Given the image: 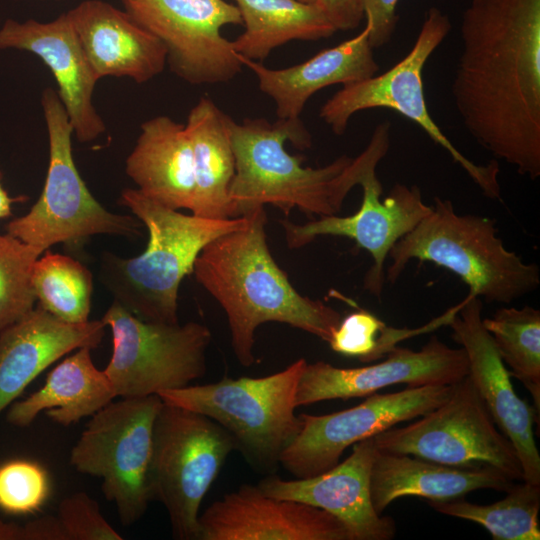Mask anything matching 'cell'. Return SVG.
Masks as SVG:
<instances>
[{
  "label": "cell",
  "instance_id": "1",
  "mask_svg": "<svg viewBox=\"0 0 540 540\" xmlns=\"http://www.w3.org/2000/svg\"><path fill=\"white\" fill-rule=\"evenodd\" d=\"M452 82L468 133L495 160L540 176V0H471Z\"/></svg>",
  "mask_w": 540,
  "mask_h": 540
},
{
  "label": "cell",
  "instance_id": "2",
  "mask_svg": "<svg viewBox=\"0 0 540 540\" xmlns=\"http://www.w3.org/2000/svg\"><path fill=\"white\" fill-rule=\"evenodd\" d=\"M388 121L379 123L366 148L355 158L342 155L320 168L304 167L303 156L289 154V141L305 150L312 137L300 118H245L229 120L235 157V174L229 195L236 216L273 205L286 216L298 208L307 216L338 215L351 189L359 185L365 170L386 156L390 146Z\"/></svg>",
  "mask_w": 540,
  "mask_h": 540
},
{
  "label": "cell",
  "instance_id": "3",
  "mask_svg": "<svg viewBox=\"0 0 540 540\" xmlns=\"http://www.w3.org/2000/svg\"><path fill=\"white\" fill-rule=\"evenodd\" d=\"M247 224L207 244L194 264L196 280L224 309L239 363H255L256 329L279 322L329 342L341 314L301 295L277 265L267 245L264 206L245 214Z\"/></svg>",
  "mask_w": 540,
  "mask_h": 540
},
{
  "label": "cell",
  "instance_id": "4",
  "mask_svg": "<svg viewBox=\"0 0 540 540\" xmlns=\"http://www.w3.org/2000/svg\"><path fill=\"white\" fill-rule=\"evenodd\" d=\"M119 202L146 226L147 247L132 258L103 252L99 280L114 301L138 318L179 323V286L193 272L198 255L213 240L245 226L248 218L246 215L230 219L185 215L132 188L122 190Z\"/></svg>",
  "mask_w": 540,
  "mask_h": 540
},
{
  "label": "cell",
  "instance_id": "5",
  "mask_svg": "<svg viewBox=\"0 0 540 540\" xmlns=\"http://www.w3.org/2000/svg\"><path fill=\"white\" fill-rule=\"evenodd\" d=\"M495 220L458 214L449 199L434 198L432 211L392 247L385 279L394 284L407 264L431 262L457 275L469 294L488 303L509 304L534 292L540 269L508 250Z\"/></svg>",
  "mask_w": 540,
  "mask_h": 540
},
{
  "label": "cell",
  "instance_id": "6",
  "mask_svg": "<svg viewBox=\"0 0 540 540\" xmlns=\"http://www.w3.org/2000/svg\"><path fill=\"white\" fill-rule=\"evenodd\" d=\"M307 361L300 358L285 369L263 377H224L218 382L187 385L158 394L164 403L214 420L234 439L248 464L272 474L281 455L301 428L295 414L296 392Z\"/></svg>",
  "mask_w": 540,
  "mask_h": 540
},
{
  "label": "cell",
  "instance_id": "7",
  "mask_svg": "<svg viewBox=\"0 0 540 540\" xmlns=\"http://www.w3.org/2000/svg\"><path fill=\"white\" fill-rule=\"evenodd\" d=\"M234 450V439L214 420L163 402L153 426L149 483L175 539L198 540L201 502Z\"/></svg>",
  "mask_w": 540,
  "mask_h": 540
},
{
  "label": "cell",
  "instance_id": "8",
  "mask_svg": "<svg viewBox=\"0 0 540 540\" xmlns=\"http://www.w3.org/2000/svg\"><path fill=\"white\" fill-rule=\"evenodd\" d=\"M41 104L49 138L45 184L29 212L7 224V233L42 253L59 242L96 234L139 236L138 221L108 211L81 178L72 155L73 127L57 92L46 88Z\"/></svg>",
  "mask_w": 540,
  "mask_h": 540
},
{
  "label": "cell",
  "instance_id": "9",
  "mask_svg": "<svg viewBox=\"0 0 540 540\" xmlns=\"http://www.w3.org/2000/svg\"><path fill=\"white\" fill-rule=\"evenodd\" d=\"M450 30L449 17L439 8L430 7L411 50L403 59L381 75L343 85L321 106L319 117L334 134L342 135L357 112L374 108L394 110L419 125L447 151L486 197L497 199L501 193L498 161L479 165L464 156L433 121L426 105L422 72Z\"/></svg>",
  "mask_w": 540,
  "mask_h": 540
},
{
  "label": "cell",
  "instance_id": "10",
  "mask_svg": "<svg viewBox=\"0 0 540 540\" xmlns=\"http://www.w3.org/2000/svg\"><path fill=\"white\" fill-rule=\"evenodd\" d=\"M162 404L158 395L110 402L92 416L70 453L78 472L102 479V492L124 526L139 521L152 501V435Z\"/></svg>",
  "mask_w": 540,
  "mask_h": 540
},
{
  "label": "cell",
  "instance_id": "11",
  "mask_svg": "<svg viewBox=\"0 0 540 540\" xmlns=\"http://www.w3.org/2000/svg\"><path fill=\"white\" fill-rule=\"evenodd\" d=\"M101 320L112 333V355L104 371L117 397L158 395L190 385L206 373L212 339L207 326L145 321L116 301Z\"/></svg>",
  "mask_w": 540,
  "mask_h": 540
},
{
  "label": "cell",
  "instance_id": "12",
  "mask_svg": "<svg viewBox=\"0 0 540 540\" xmlns=\"http://www.w3.org/2000/svg\"><path fill=\"white\" fill-rule=\"evenodd\" d=\"M377 450L407 454L455 467L492 466L523 480L517 452L500 432L473 383L466 376L443 404L421 419L373 436Z\"/></svg>",
  "mask_w": 540,
  "mask_h": 540
},
{
  "label": "cell",
  "instance_id": "13",
  "mask_svg": "<svg viewBox=\"0 0 540 540\" xmlns=\"http://www.w3.org/2000/svg\"><path fill=\"white\" fill-rule=\"evenodd\" d=\"M126 11L165 46L171 71L193 85L233 79L242 63L226 25H242L237 6L225 0H122Z\"/></svg>",
  "mask_w": 540,
  "mask_h": 540
},
{
  "label": "cell",
  "instance_id": "14",
  "mask_svg": "<svg viewBox=\"0 0 540 540\" xmlns=\"http://www.w3.org/2000/svg\"><path fill=\"white\" fill-rule=\"evenodd\" d=\"M455 384L374 393L354 407L325 415L302 413L301 428L282 453L280 465L295 478L321 474L336 466L349 446L443 404Z\"/></svg>",
  "mask_w": 540,
  "mask_h": 540
},
{
  "label": "cell",
  "instance_id": "15",
  "mask_svg": "<svg viewBox=\"0 0 540 540\" xmlns=\"http://www.w3.org/2000/svg\"><path fill=\"white\" fill-rule=\"evenodd\" d=\"M379 163L370 165L359 185L363 198L359 209L350 216H324L302 225L281 220L289 248L304 247L318 236L331 235L350 238L366 250L373 264L364 277V289L376 297L382 295L385 262L397 241L414 229L430 214L418 186L396 183L388 195L381 199L383 187L377 177Z\"/></svg>",
  "mask_w": 540,
  "mask_h": 540
},
{
  "label": "cell",
  "instance_id": "16",
  "mask_svg": "<svg viewBox=\"0 0 540 540\" xmlns=\"http://www.w3.org/2000/svg\"><path fill=\"white\" fill-rule=\"evenodd\" d=\"M468 371L463 348H451L432 336L418 351L396 346L384 361L364 367L340 368L324 361L306 363L297 386L296 406L369 396L395 384L452 385L463 380Z\"/></svg>",
  "mask_w": 540,
  "mask_h": 540
},
{
  "label": "cell",
  "instance_id": "17",
  "mask_svg": "<svg viewBox=\"0 0 540 540\" xmlns=\"http://www.w3.org/2000/svg\"><path fill=\"white\" fill-rule=\"evenodd\" d=\"M482 310L480 298L468 294L448 323L452 338L466 353L467 376L495 424L514 445L523 480L540 485V454L533 432L536 411L516 394L512 376L483 325Z\"/></svg>",
  "mask_w": 540,
  "mask_h": 540
},
{
  "label": "cell",
  "instance_id": "18",
  "mask_svg": "<svg viewBox=\"0 0 540 540\" xmlns=\"http://www.w3.org/2000/svg\"><path fill=\"white\" fill-rule=\"evenodd\" d=\"M198 522V540H353L329 512L266 495L251 484L213 502Z\"/></svg>",
  "mask_w": 540,
  "mask_h": 540
},
{
  "label": "cell",
  "instance_id": "19",
  "mask_svg": "<svg viewBox=\"0 0 540 540\" xmlns=\"http://www.w3.org/2000/svg\"><path fill=\"white\" fill-rule=\"evenodd\" d=\"M352 446L349 457L321 474L286 480L272 473L257 486L266 495L329 512L346 525L353 540H390L396 532L395 522L379 515L371 501L370 476L376 454L373 437Z\"/></svg>",
  "mask_w": 540,
  "mask_h": 540
},
{
  "label": "cell",
  "instance_id": "20",
  "mask_svg": "<svg viewBox=\"0 0 540 540\" xmlns=\"http://www.w3.org/2000/svg\"><path fill=\"white\" fill-rule=\"evenodd\" d=\"M7 48L31 52L50 69L73 133L80 142H91L105 131L93 105L99 79L66 13L46 23L7 20L0 29V49Z\"/></svg>",
  "mask_w": 540,
  "mask_h": 540
},
{
  "label": "cell",
  "instance_id": "21",
  "mask_svg": "<svg viewBox=\"0 0 540 540\" xmlns=\"http://www.w3.org/2000/svg\"><path fill=\"white\" fill-rule=\"evenodd\" d=\"M66 14L98 79L128 77L141 84L164 70L165 46L126 10L86 0Z\"/></svg>",
  "mask_w": 540,
  "mask_h": 540
},
{
  "label": "cell",
  "instance_id": "22",
  "mask_svg": "<svg viewBox=\"0 0 540 540\" xmlns=\"http://www.w3.org/2000/svg\"><path fill=\"white\" fill-rule=\"evenodd\" d=\"M102 320L73 324L34 307L0 331V413L46 368L81 347L96 348L105 332Z\"/></svg>",
  "mask_w": 540,
  "mask_h": 540
},
{
  "label": "cell",
  "instance_id": "23",
  "mask_svg": "<svg viewBox=\"0 0 540 540\" xmlns=\"http://www.w3.org/2000/svg\"><path fill=\"white\" fill-rule=\"evenodd\" d=\"M370 28L366 22L355 37L287 68L271 69L238 53L237 56L256 75L261 92L273 99L278 119H297L309 98L319 90L376 74L379 65L369 42Z\"/></svg>",
  "mask_w": 540,
  "mask_h": 540
},
{
  "label": "cell",
  "instance_id": "24",
  "mask_svg": "<svg viewBox=\"0 0 540 540\" xmlns=\"http://www.w3.org/2000/svg\"><path fill=\"white\" fill-rule=\"evenodd\" d=\"M513 484V479L492 466L455 467L376 449L370 494L375 511L382 515L389 504L402 497L451 500L479 489L506 492Z\"/></svg>",
  "mask_w": 540,
  "mask_h": 540
},
{
  "label": "cell",
  "instance_id": "25",
  "mask_svg": "<svg viewBox=\"0 0 540 540\" xmlns=\"http://www.w3.org/2000/svg\"><path fill=\"white\" fill-rule=\"evenodd\" d=\"M125 171L146 197L174 210L192 209L194 163L185 124L165 115L145 121Z\"/></svg>",
  "mask_w": 540,
  "mask_h": 540
},
{
  "label": "cell",
  "instance_id": "26",
  "mask_svg": "<svg viewBox=\"0 0 540 540\" xmlns=\"http://www.w3.org/2000/svg\"><path fill=\"white\" fill-rule=\"evenodd\" d=\"M91 350L78 348L62 360L39 390L10 405L7 421L16 427H27L45 411L55 423L70 426L93 416L117 398L105 371L93 363Z\"/></svg>",
  "mask_w": 540,
  "mask_h": 540
},
{
  "label": "cell",
  "instance_id": "27",
  "mask_svg": "<svg viewBox=\"0 0 540 540\" xmlns=\"http://www.w3.org/2000/svg\"><path fill=\"white\" fill-rule=\"evenodd\" d=\"M230 118L209 96H202L187 116L185 128L191 142L195 178L191 212L196 216L237 217L229 195L235 174Z\"/></svg>",
  "mask_w": 540,
  "mask_h": 540
},
{
  "label": "cell",
  "instance_id": "28",
  "mask_svg": "<svg viewBox=\"0 0 540 540\" xmlns=\"http://www.w3.org/2000/svg\"><path fill=\"white\" fill-rule=\"evenodd\" d=\"M245 30L232 47L246 59L263 61L273 49L292 40L331 37L336 29L314 3L299 0H232Z\"/></svg>",
  "mask_w": 540,
  "mask_h": 540
},
{
  "label": "cell",
  "instance_id": "29",
  "mask_svg": "<svg viewBox=\"0 0 540 540\" xmlns=\"http://www.w3.org/2000/svg\"><path fill=\"white\" fill-rule=\"evenodd\" d=\"M506 493L503 499L488 505L460 498L427 500V504L441 514L480 524L494 540H539L540 485L522 480Z\"/></svg>",
  "mask_w": 540,
  "mask_h": 540
},
{
  "label": "cell",
  "instance_id": "30",
  "mask_svg": "<svg viewBox=\"0 0 540 540\" xmlns=\"http://www.w3.org/2000/svg\"><path fill=\"white\" fill-rule=\"evenodd\" d=\"M502 361L530 393L540 412V311L531 306L501 307L482 320Z\"/></svg>",
  "mask_w": 540,
  "mask_h": 540
},
{
  "label": "cell",
  "instance_id": "31",
  "mask_svg": "<svg viewBox=\"0 0 540 540\" xmlns=\"http://www.w3.org/2000/svg\"><path fill=\"white\" fill-rule=\"evenodd\" d=\"M32 286L38 305L57 319L73 324L89 320L93 279L74 258L46 250L34 263Z\"/></svg>",
  "mask_w": 540,
  "mask_h": 540
},
{
  "label": "cell",
  "instance_id": "32",
  "mask_svg": "<svg viewBox=\"0 0 540 540\" xmlns=\"http://www.w3.org/2000/svg\"><path fill=\"white\" fill-rule=\"evenodd\" d=\"M444 324L440 316L417 329H398L387 326L371 312L358 309L341 319L328 343L334 352L368 363L387 355L398 342Z\"/></svg>",
  "mask_w": 540,
  "mask_h": 540
},
{
  "label": "cell",
  "instance_id": "33",
  "mask_svg": "<svg viewBox=\"0 0 540 540\" xmlns=\"http://www.w3.org/2000/svg\"><path fill=\"white\" fill-rule=\"evenodd\" d=\"M42 254L9 233L0 234V331L34 309L32 271Z\"/></svg>",
  "mask_w": 540,
  "mask_h": 540
},
{
  "label": "cell",
  "instance_id": "34",
  "mask_svg": "<svg viewBox=\"0 0 540 540\" xmlns=\"http://www.w3.org/2000/svg\"><path fill=\"white\" fill-rule=\"evenodd\" d=\"M50 493L47 471L37 462L14 459L0 465V510L12 515L41 509Z\"/></svg>",
  "mask_w": 540,
  "mask_h": 540
},
{
  "label": "cell",
  "instance_id": "35",
  "mask_svg": "<svg viewBox=\"0 0 540 540\" xmlns=\"http://www.w3.org/2000/svg\"><path fill=\"white\" fill-rule=\"evenodd\" d=\"M57 516L69 540H122L123 537L107 522L98 503L85 492L65 497Z\"/></svg>",
  "mask_w": 540,
  "mask_h": 540
},
{
  "label": "cell",
  "instance_id": "36",
  "mask_svg": "<svg viewBox=\"0 0 540 540\" xmlns=\"http://www.w3.org/2000/svg\"><path fill=\"white\" fill-rule=\"evenodd\" d=\"M399 0H363L364 18L370 23L369 42L378 48L390 42L398 21Z\"/></svg>",
  "mask_w": 540,
  "mask_h": 540
},
{
  "label": "cell",
  "instance_id": "37",
  "mask_svg": "<svg viewBox=\"0 0 540 540\" xmlns=\"http://www.w3.org/2000/svg\"><path fill=\"white\" fill-rule=\"evenodd\" d=\"M315 4L336 31L354 30L364 18L363 0H317Z\"/></svg>",
  "mask_w": 540,
  "mask_h": 540
},
{
  "label": "cell",
  "instance_id": "38",
  "mask_svg": "<svg viewBox=\"0 0 540 540\" xmlns=\"http://www.w3.org/2000/svg\"><path fill=\"white\" fill-rule=\"evenodd\" d=\"M23 526L24 540H69L58 516H42Z\"/></svg>",
  "mask_w": 540,
  "mask_h": 540
},
{
  "label": "cell",
  "instance_id": "39",
  "mask_svg": "<svg viewBox=\"0 0 540 540\" xmlns=\"http://www.w3.org/2000/svg\"><path fill=\"white\" fill-rule=\"evenodd\" d=\"M0 540H24V526L0 519Z\"/></svg>",
  "mask_w": 540,
  "mask_h": 540
},
{
  "label": "cell",
  "instance_id": "40",
  "mask_svg": "<svg viewBox=\"0 0 540 540\" xmlns=\"http://www.w3.org/2000/svg\"><path fill=\"white\" fill-rule=\"evenodd\" d=\"M14 201L15 199L8 195L0 181V218H7L12 215V203Z\"/></svg>",
  "mask_w": 540,
  "mask_h": 540
},
{
  "label": "cell",
  "instance_id": "41",
  "mask_svg": "<svg viewBox=\"0 0 540 540\" xmlns=\"http://www.w3.org/2000/svg\"><path fill=\"white\" fill-rule=\"evenodd\" d=\"M299 1L304 2V3L314 4L316 3L317 0H299Z\"/></svg>",
  "mask_w": 540,
  "mask_h": 540
}]
</instances>
